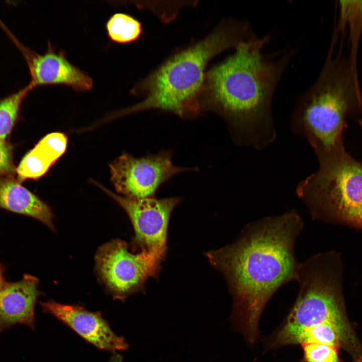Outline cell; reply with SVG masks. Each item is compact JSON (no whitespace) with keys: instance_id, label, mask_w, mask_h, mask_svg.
Here are the masks:
<instances>
[{"instance_id":"8fae6325","label":"cell","mask_w":362,"mask_h":362,"mask_svg":"<svg viewBox=\"0 0 362 362\" xmlns=\"http://www.w3.org/2000/svg\"><path fill=\"white\" fill-rule=\"evenodd\" d=\"M43 310L68 326L96 347L116 352L126 350L124 337L116 334L99 312H93L77 305L63 304L53 301L41 303Z\"/></svg>"},{"instance_id":"8992f818","label":"cell","mask_w":362,"mask_h":362,"mask_svg":"<svg viewBox=\"0 0 362 362\" xmlns=\"http://www.w3.org/2000/svg\"><path fill=\"white\" fill-rule=\"evenodd\" d=\"M318 159L317 171L297 186L298 197L313 219L362 231V162L343 145Z\"/></svg>"},{"instance_id":"ba28073f","label":"cell","mask_w":362,"mask_h":362,"mask_svg":"<svg viewBox=\"0 0 362 362\" xmlns=\"http://www.w3.org/2000/svg\"><path fill=\"white\" fill-rule=\"evenodd\" d=\"M110 168L116 191L133 199L154 197L161 185L176 174L190 170L173 164L168 151L140 158L124 153L110 163Z\"/></svg>"},{"instance_id":"44dd1931","label":"cell","mask_w":362,"mask_h":362,"mask_svg":"<svg viewBox=\"0 0 362 362\" xmlns=\"http://www.w3.org/2000/svg\"><path fill=\"white\" fill-rule=\"evenodd\" d=\"M13 146L0 141V175L13 174L16 170L13 162Z\"/></svg>"},{"instance_id":"30bf717a","label":"cell","mask_w":362,"mask_h":362,"mask_svg":"<svg viewBox=\"0 0 362 362\" xmlns=\"http://www.w3.org/2000/svg\"><path fill=\"white\" fill-rule=\"evenodd\" d=\"M0 27L16 46L28 66L33 90L43 85H64L76 92L91 89L93 80L88 74L72 64L64 52L57 50L48 42L45 52L39 54L24 45L0 19Z\"/></svg>"},{"instance_id":"ffe728a7","label":"cell","mask_w":362,"mask_h":362,"mask_svg":"<svg viewBox=\"0 0 362 362\" xmlns=\"http://www.w3.org/2000/svg\"><path fill=\"white\" fill-rule=\"evenodd\" d=\"M305 362H340L338 350L319 343L301 344Z\"/></svg>"},{"instance_id":"4fadbf2b","label":"cell","mask_w":362,"mask_h":362,"mask_svg":"<svg viewBox=\"0 0 362 362\" xmlns=\"http://www.w3.org/2000/svg\"><path fill=\"white\" fill-rule=\"evenodd\" d=\"M0 209L34 218L54 230L51 209L13 174L0 175Z\"/></svg>"},{"instance_id":"277c9868","label":"cell","mask_w":362,"mask_h":362,"mask_svg":"<svg viewBox=\"0 0 362 362\" xmlns=\"http://www.w3.org/2000/svg\"><path fill=\"white\" fill-rule=\"evenodd\" d=\"M362 110V92L348 58L330 51L312 85L298 99L291 117L293 131L306 139L317 157L343 145L346 118Z\"/></svg>"},{"instance_id":"7c38bea8","label":"cell","mask_w":362,"mask_h":362,"mask_svg":"<svg viewBox=\"0 0 362 362\" xmlns=\"http://www.w3.org/2000/svg\"><path fill=\"white\" fill-rule=\"evenodd\" d=\"M38 279L26 275L0 289V333L15 324L35 326L34 307L40 293Z\"/></svg>"},{"instance_id":"52a82bcc","label":"cell","mask_w":362,"mask_h":362,"mask_svg":"<svg viewBox=\"0 0 362 362\" xmlns=\"http://www.w3.org/2000/svg\"><path fill=\"white\" fill-rule=\"evenodd\" d=\"M165 257L147 250L132 253L125 242L116 239L98 250L96 268L113 297L123 300L133 293L144 290L149 278L157 277Z\"/></svg>"},{"instance_id":"e0dca14e","label":"cell","mask_w":362,"mask_h":362,"mask_svg":"<svg viewBox=\"0 0 362 362\" xmlns=\"http://www.w3.org/2000/svg\"><path fill=\"white\" fill-rule=\"evenodd\" d=\"M319 343L331 346L337 350L341 347L340 340L334 328L326 323L303 328L294 333L287 345Z\"/></svg>"},{"instance_id":"d6986e66","label":"cell","mask_w":362,"mask_h":362,"mask_svg":"<svg viewBox=\"0 0 362 362\" xmlns=\"http://www.w3.org/2000/svg\"><path fill=\"white\" fill-rule=\"evenodd\" d=\"M67 138L60 132L51 133L43 137L35 145L53 164L65 152Z\"/></svg>"},{"instance_id":"3957f363","label":"cell","mask_w":362,"mask_h":362,"mask_svg":"<svg viewBox=\"0 0 362 362\" xmlns=\"http://www.w3.org/2000/svg\"><path fill=\"white\" fill-rule=\"evenodd\" d=\"M246 20L225 21L209 36L176 54L137 85L133 93H145L141 102L111 115L112 119L150 109L193 117L202 111L200 99L209 61L219 53L253 39Z\"/></svg>"},{"instance_id":"9a60e30c","label":"cell","mask_w":362,"mask_h":362,"mask_svg":"<svg viewBox=\"0 0 362 362\" xmlns=\"http://www.w3.org/2000/svg\"><path fill=\"white\" fill-rule=\"evenodd\" d=\"M31 90L27 84L0 99V141H7L19 117L22 104Z\"/></svg>"},{"instance_id":"2e32d148","label":"cell","mask_w":362,"mask_h":362,"mask_svg":"<svg viewBox=\"0 0 362 362\" xmlns=\"http://www.w3.org/2000/svg\"><path fill=\"white\" fill-rule=\"evenodd\" d=\"M106 29L110 40L119 44L135 41L142 33L140 22L133 17L123 13L112 15L106 23Z\"/></svg>"},{"instance_id":"ac0fdd59","label":"cell","mask_w":362,"mask_h":362,"mask_svg":"<svg viewBox=\"0 0 362 362\" xmlns=\"http://www.w3.org/2000/svg\"><path fill=\"white\" fill-rule=\"evenodd\" d=\"M53 163L35 146L22 158L16 168L17 179H37L45 174Z\"/></svg>"},{"instance_id":"5bb4252c","label":"cell","mask_w":362,"mask_h":362,"mask_svg":"<svg viewBox=\"0 0 362 362\" xmlns=\"http://www.w3.org/2000/svg\"><path fill=\"white\" fill-rule=\"evenodd\" d=\"M338 3L337 32L342 33L347 29L349 45L348 57L352 65L357 69L358 47L362 36V1L340 0Z\"/></svg>"},{"instance_id":"7a4b0ae2","label":"cell","mask_w":362,"mask_h":362,"mask_svg":"<svg viewBox=\"0 0 362 362\" xmlns=\"http://www.w3.org/2000/svg\"><path fill=\"white\" fill-rule=\"evenodd\" d=\"M270 36L239 44L235 52L206 73L200 102L227 123L234 141L256 149L276 138L272 113L275 90L296 50L265 53Z\"/></svg>"},{"instance_id":"9c48e42d","label":"cell","mask_w":362,"mask_h":362,"mask_svg":"<svg viewBox=\"0 0 362 362\" xmlns=\"http://www.w3.org/2000/svg\"><path fill=\"white\" fill-rule=\"evenodd\" d=\"M96 185L115 200L125 211L133 226V244L141 250L165 256L167 234L170 215L181 198H129L115 194L100 184Z\"/></svg>"},{"instance_id":"6da1fadb","label":"cell","mask_w":362,"mask_h":362,"mask_svg":"<svg viewBox=\"0 0 362 362\" xmlns=\"http://www.w3.org/2000/svg\"><path fill=\"white\" fill-rule=\"evenodd\" d=\"M303 222L292 209L246 225L237 239L206 255L224 276L232 296L233 320L253 343L268 301L282 286L296 281L299 263L296 240Z\"/></svg>"},{"instance_id":"603a6c76","label":"cell","mask_w":362,"mask_h":362,"mask_svg":"<svg viewBox=\"0 0 362 362\" xmlns=\"http://www.w3.org/2000/svg\"><path fill=\"white\" fill-rule=\"evenodd\" d=\"M122 356L118 353H115L112 356V357L111 358V359L109 360V361L108 362H122Z\"/></svg>"},{"instance_id":"7402d4cb","label":"cell","mask_w":362,"mask_h":362,"mask_svg":"<svg viewBox=\"0 0 362 362\" xmlns=\"http://www.w3.org/2000/svg\"><path fill=\"white\" fill-rule=\"evenodd\" d=\"M4 273V268L3 266L0 264V289L2 288V287L6 282L5 279Z\"/></svg>"},{"instance_id":"5b68a950","label":"cell","mask_w":362,"mask_h":362,"mask_svg":"<svg viewBox=\"0 0 362 362\" xmlns=\"http://www.w3.org/2000/svg\"><path fill=\"white\" fill-rule=\"evenodd\" d=\"M343 265L334 251L312 255L300 262L296 281L300 287L285 322L272 338V347L287 345L301 329L320 324L332 325L341 347L352 362H362V342L347 315L342 293Z\"/></svg>"}]
</instances>
